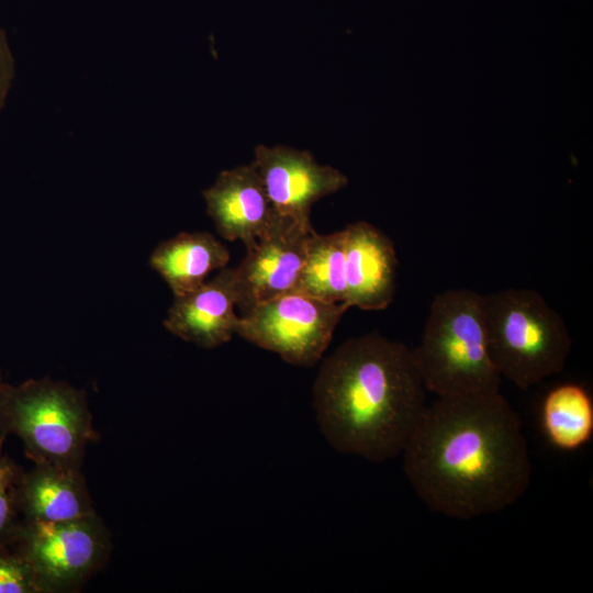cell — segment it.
<instances>
[{
  "label": "cell",
  "mask_w": 593,
  "mask_h": 593,
  "mask_svg": "<svg viewBox=\"0 0 593 593\" xmlns=\"http://www.w3.org/2000/svg\"><path fill=\"white\" fill-rule=\"evenodd\" d=\"M18 436L34 463L80 469L98 439L83 390L48 377L0 382V436Z\"/></svg>",
  "instance_id": "5b68a950"
},
{
  "label": "cell",
  "mask_w": 593,
  "mask_h": 593,
  "mask_svg": "<svg viewBox=\"0 0 593 593\" xmlns=\"http://www.w3.org/2000/svg\"><path fill=\"white\" fill-rule=\"evenodd\" d=\"M235 305L233 269L224 267L199 288L175 296L164 326L186 342L212 349L230 342L236 333L239 317Z\"/></svg>",
  "instance_id": "7c38bea8"
},
{
  "label": "cell",
  "mask_w": 593,
  "mask_h": 593,
  "mask_svg": "<svg viewBox=\"0 0 593 593\" xmlns=\"http://www.w3.org/2000/svg\"><path fill=\"white\" fill-rule=\"evenodd\" d=\"M486 344L501 378L528 390L561 372L571 351L562 316L529 288L481 294Z\"/></svg>",
  "instance_id": "277c9868"
},
{
  "label": "cell",
  "mask_w": 593,
  "mask_h": 593,
  "mask_svg": "<svg viewBox=\"0 0 593 593\" xmlns=\"http://www.w3.org/2000/svg\"><path fill=\"white\" fill-rule=\"evenodd\" d=\"M10 547L32 567L42 593L78 591L109 559L110 532L96 514L46 523L20 521Z\"/></svg>",
  "instance_id": "8992f818"
},
{
  "label": "cell",
  "mask_w": 593,
  "mask_h": 593,
  "mask_svg": "<svg viewBox=\"0 0 593 593\" xmlns=\"http://www.w3.org/2000/svg\"><path fill=\"white\" fill-rule=\"evenodd\" d=\"M343 232L345 304L365 311L387 309L396 290L398 258L393 242L363 221L347 225Z\"/></svg>",
  "instance_id": "30bf717a"
},
{
  "label": "cell",
  "mask_w": 593,
  "mask_h": 593,
  "mask_svg": "<svg viewBox=\"0 0 593 593\" xmlns=\"http://www.w3.org/2000/svg\"><path fill=\"white\" fill-rule=\"evenodd\" d=\"M292 292L329 302L345 303L344 232L327 235L314 232L307 243L303 266Z\"/></svg>",
  "instance_id": "2e32d148"
},
{
  "label": "cell",
  "mask_w": 593,
  "mask_h": 593,
  "mask_svg": "<svg viewBox=\"0 0 593 593\" xmlns=\"http://www.w3.org/2000/svg\"><path fill=\"white\" fill-rule=\"evenodd\" d=\"M14 79V59L3 31L0 29V114Z\"/></svg>",
  "instance_id": "d6986e66"
},
{
  "label": "cell",
  "mask_w": 593,
  "mask_h": 593,
  "mask_svg": "<svg viewBox=\"0 0 593 593\" xmlns=\"http://www.w3.org/2000/svg\"><path fill=\"white\" fill-rule=\"evenodd\" d=\"M203 197L219 234L227 240H242L246 248L256 243L278 215L253 163L223 170L203 191Z\"/></svg>",
  "instance_id": "8fae6325"
},
{
  "label": "cell",
  "mask_w": 593,
  "mask_h": 593,
  "mask_svg": "<svg viewBox=\"0 0 593 593\" xmlns=\"http://www.w3.org/2000/svg\"><path fill=\"white\" fill-rule=\"evenodd\" d=\"M230 251L208 232H182L161 242L149 256V266L174 293L186 294L206 280L210 272L224 268Z\"/></svg>",
  "instance_id": "5bb4252c"
},
{
  "label": "cell",
  "mask_w": 593,
  "mask_h": 593,
  "mask_svg": "<svg viewBox=\"0 0 593 593\" xmlns=\"http://www.w3.org/2000/svg\"><path fill=\"white\" fill-rule=\"evenodd\" d=\"M0 593H42L27 561L10 546L0 545Z\"/></svg>",
  "instance_id": "ac0fdd59"
},
{
  "label": "cell",
  "mask_w": 593,
  "mask_h": 593,
  "mask_svg": "<svg viewBox=\"0 0 593 593\" xmlns=\"http://www.w3.org/2000/svg\"><path fill=\"white\" fill-rule=\"evenodd\" d=\"M314 232L311 223L278 214L247 248L246 257L233 269L236 305L244 314L258 303L293 291Z\"/></svg>",
  "instance_id": "ba28073f"
},
{
  "label": "cell",
  "mask_w": 593,
  "mask_h": 593,
  "mask_svg": "<svg viewBox=\"0 0 593 593\" xmlns=\"http://www.w3.org/2000/svg\"><path fill=\"white\" fill-rule=\"evenodd\" d=\"M348 309L345 303L288 292L251 307L239 317L236 334L291 365L313 367Z\"/></svg>",
  "instance_id": "52a82bcc"
},
{
  "label": "cell",
  "mask_w": 593,
  "mask_h": 593,
  "mask_svg": "<svg viewBox=\"0 0 593 593\" xmlns=\"http://www.w3.org/2000/svg\"><path fill=\"white\" fill-rule=\"evenodd\" d=\"M255 165L273 210L302 223L310 222L311 206L323 197L347 186L338 169L320 165L306 150L277 145H258Z\"/></svg>",
  "instance_id": "9c48e42d"
},
{
  "label": "cell",
  "mask_w": 593,
  "mask_h": 593,
  "mask_svg": "<svg viewBox=\"0 0 593 593\" xmlns=\"http://www.w3.org/2000/svg\"><path fill=\"white\" fill-rule=\"evenodd\" d=\"M4 440L0 436V545L10 546L21 521L16 489L24 470L4 452Z\"/></svg>",
  "instance_id": "e0dca14e"
},
{
  "label": "cell",
  "mask_w": 593,
  "mask_h": 593,
  "mask_svg": "<svg viewBox=\"0 0 593 593\" xmlns=\"http://www.w3.org/2000/svg\"><path fill=\"white\" fill-rule=\"evenodd\" d=\"M401 456L416 495L449 518L503 511L527 492L532 479L521 419L500 391L437 398Z\"/></svg>",
  "instance_id": "6da1fadb"
},
{
  "label": "cell",
  "mask_w": 593,
  "mask_h": 593,
  "mask_svg": "<svg viewBox=\"0 0 593 593\" xmlns=\"http://www.w3.org/2000/svg\"><path fill=\"white\" fill-rule=\"evenodd\" d=\"M413 358L437 398L500 391L501 376L486 344L481 294L449 289L434 296Z\"/></svg>",
  "instance_id": "3957f363"
},
{
  "label": "cell",
  "mask_w": 593,
  "mask_h": 593,
  "mask_svg": "<svg viewBox=\"0 0 593 593\" xmlns=\"http://www.w3.org/2000/svg\"><path fill=\"white\" fill-rule=\"evenodd\" d=\"M540 425L549 444L561 451H575L593 437V399L578 383H561L545 395Z\"/></svg>",
  "instance_id": "9a60e30c"
},
{
  "label": "cell",
  "mask_w": 593,
  "mask_h": 593,
  "mask_svg": "<svg viewBox=\"0 0 593 593\" xmlns=\"http://www.w3.org/2000/svg\"><path fill=\"white\" fill-rule=\"evenodd\" d=\"M426 391L412 349L372 332L323 360L313 409L335 450L381 463L401 456L427 406Z\"/></svg>",
  "instance_id": "7a4b0ae2"
},
{
  "label": "cell",
  "mask_w": 593,
  "mask_h": 593,
  "mask_svg": "<svg viewBox=\"0 0 593 593\" xmlns=\"http://www.w3.org/2000/svg\"><path fill=\"white\" fill-rule=\"evenodd\" d=\"M2 381L1 373H0V382Z\"/></svg>",
  "instance_id": "ffe728a7"
},
{
  "label": "cell",
  "mask_w": 593,
  "mask_h": 593,
  "mask_svg": "<svg viewBox=\"0 0 593 593\" xmlns=\"http://www.w3.org/2000/svg\"><path fill=\"white\" fill-rule=\"evenodd\" d=\"M22 519L58 523L96 514L86 479L77 468L34 463L16 489Z\"/></svg>",
  "instance_id": "4fadbf2b"
}]
</instances>
